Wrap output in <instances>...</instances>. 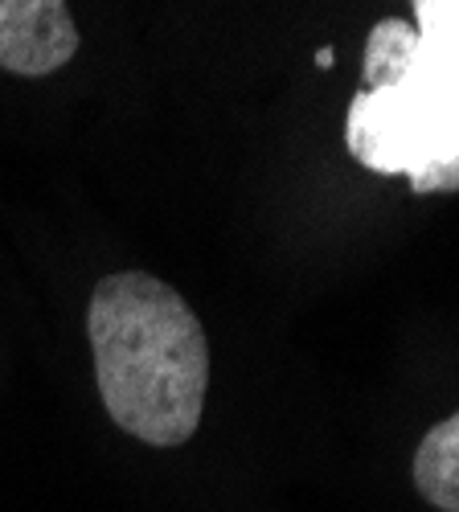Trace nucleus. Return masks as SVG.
<instances>
[{
	"label": "nucleus",
	"mask_w": 459,
	"mask_h": 512,
	"mask_svg": "<svg viewBox=\"0 0 459 512\" xmlns=\"http://www.w3.org/2000/svg\"><path fill=\"white\" fill-rule=\"evenodd\" d=\"M414 488L439 512H459V410L423 435L414 451Z\"/></svg>",
	"instance_id": "7ed1b4c3"
},
{
	"label": "nucleus",
	"mask_w": 459,
	"mask_h": 512,
	"mask_svg": "<svg viewBox=\"0 0 459 512\" xmlns=\"http://www.w3.org/2000/svg\"><path fill=\"white\" fill-rule=\"evenodd\" d=\"M332 62H337V50H332V46H324V50H316V66H320V70H328Z\"/></svg>",
	"instance_id": "20e7f679"
},
{
	"label": "nucleus",
	"mask_w": 459,
	"mask_h": 512,
	"mask_svg": "<svg viewBox=\"0 0 459 512\" xmlns=\"http://www.w3.org/2000/svg\"><path fill=\"white\" fill-rule=\"evenodd\" d=\"M91 353L103 406L148 447L193 439L210 390V345L185 295L148 271H119L91 291Z\"/></svg>",
	"instance_id": "f257e3e1"
},
{
	"label": "nucleus",
	"mask_w": 459,
	"mask_h": 512,
	"mask_svg": "<svg viewBox=\"0 0 459 512\" xmlns=\"http://www.w3.org/2000/svg\"><path fill=\"white\" fill-rule=\"evenodd\" d=\"M78 54L66 0H0V70L46 78Z\"/></svg>",
	"instance_id": "f03ea898"
}]
</instances>
